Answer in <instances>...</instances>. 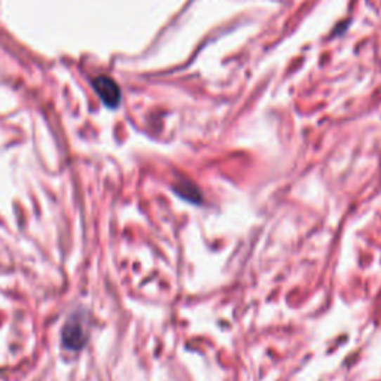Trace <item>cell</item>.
Returning a JSON list of instances; mask_svg holds the SVG:
<instances>
[{
  "label": "cell",
  "mask_w": 381,
  "mask_h": 381,
  "mask_svg": "<svg viewBox=\"0 0 381 381\" xmlns=\"http://www.w3.org/2000/svg\"><path fill=\"white\" fill-rule=\"evenodd\" d=\"M86 331L84 316L73 314L63 329V344L70 350H79L86 341Z\"/></svg>",
  "instance_id": "obj_1"
},
{
  "label": "cell",
  "mask_w": 381,
  "mask_h": 381,
  "mask_svg": "<svg viewBox=\"0 0 381 381\" xmlns=\"http://www.w3.org/2000/svg\"><path fill=\"white\" fill-rule=\"evenodd\" d=\"M94 88L97 94L100 96L101 101L108 106V108H117L121 101V90L117 85V82L113 81L109 76H98V78L94 81Z\"/></svg>",
  "instance_id": "obj_2"
}]
</instances>
